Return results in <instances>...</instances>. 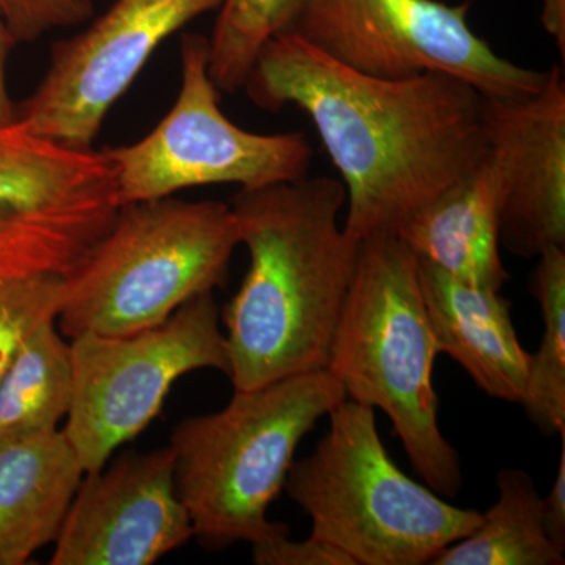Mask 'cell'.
I'll return each mask as SVG.
<instances>
[{
	"label": "cell",
	"instance_id": "cell-7",
	"mask_svg": "<svg viewBox=\"0 0 565 565\" xmlns=\"http://www.w3.org/2000/svg\"><path fill=\"white\" fill-rule=\"evenodd\" d=\"M70 345L74 394L62 433L85 473L102 470L121 445L147 429L182 375L200 370L230 374L214 292L193 297L150 329L82 333Z\"/></svg>",
	"mask_w": 565,
	"mask_h": 565
},
{
	"label": "cell",
	"instance_id": "cell-14",
	"mask_svg": "<svg viewBox=\"0 0 565 565\" xmlns=\"http://www.w3.org/2000/svg\"><path fill=\"white\" fill-rule=\"evenodd\" d=\"M419 285L438 353L463 367L481 392L520 404L530 355L516 337L512 303L419 259Z\"/></svg>",
	"mask_w": 565,
	"mask_h": 565
},
{
	"label": "cell",
	"instance_id": "cell-4",
	"mask_svg": "<svg viewBox=\"0 0 565 565\" xmlns=\"http://www.w3.org/2000/svg\"><path fill=\"white\" fill-rule=\"evenodd\" d=\"M344 399L329 371H311L234 390L222 411L174 427V486L203 548L289 535L267 511L285 489L305 435Z\"/></svg>",
	"mask_w": 565,
	"mask_h": 565
},
{
	"label": "cell",
	"instance_id": "cell-25",
	"mask_svg": "<svg viewBox=\"0 0 565 565\" xmlns=\"http://www.w3.org/2000/svg\"><path fill=\"white\" fill-rule=\"evenodd\" d=\"M17 46L18 41L0 13V126L11 125L18 118V104L11 99L7 79V65L11 51Z\"/></svg>",
	"mask_w": 565,
	"mask_h": 565
},
{
	"label": "cell",
	"instance_id": "cell-8",
	"mask_svg": "<svg viewBox=\"0 0 565 565\" xmlns=\"http://www.w3.org/2000/svg\"><path fill=\"white\" fill-rule=\"evenodd\" d=\"M180 62V92L169 114L143 139L106 150L120 206L200 185L259 189L307 177L313 150L305 134L250 132L223 114L206 36L184 33Z\"/></svg>",
	"mask_w": 565,
	"mask_h": 565
},
{
	"label": "cell",
	"instance_id": "cell-17",
	"mask_svg": "<svg viewBox=\"0 0 565 565\" xmlns=\"http://www.w3.org/2000/svg\"><path fill=\"white\" fill-rule=\"evenodd\" d=\"M498 500L467 537L445 548L434 565H564L545 534L542 494L531 475L503 468Z\"/></svg>",
	"mask_w": 565,
	"mask_h": 565
},
{
	"label": "cell",
	"instance_id": "cell-2",
	"mask_svg": "<svg viewBox=\"0 0 565 565\" xmlns=\"http://www.w3.org/2000/svg\"><path fill=\"white\" fill-rule=\"evenodd\" d=\"M230 206L250 258L222 315L234 390L327 370L360 252L340 222L343 182L307 174L241 189Z\"/></svg>",
	"mask_w": 565,
	"mask_h": 565
},
{
	"label": "cell",
	"instance_id": "cell-19",
	"mask_svg": "<svg viewBox=\"0 0 565 565\" xmlns=\"http://www.w3.org/2000/svg\"><path fill=\"white\" fill-rule=\"evenodd\" d=\"M530 292L541 305L544 333L530 355L523 411L542 435L565 433V247L537 256Z\"/></svg>",
	"mask_w": 565,
	"mask_h": 565
},
{
	"label": "cell",
	"instance_id": "cell-13",
	"mask_svg": "<svg viewBox=\"0 0 565 565\" xmlns=\"http://www.w3.org/2000/svg\"><path fill=\"white\" fill-rule=\"evenodd\" d=\"M482 98L501 245L525 259L565 247L563 68L550 70L544 87L526 98Z\"/></svg>",
	"mask_w": 565,
	"mask_h": 565
},
{
	"label": "cell",
	"instance_id": "cell-9",
	"mask_svg": "<svg viewBox=\"0 0 565 565\" xmlns=\"http://www.w3.org/2000/svg\"><path fill=\"white\" fill-rule=\"evenodd\" d=\"M468 3L438 0H305L289 32L349 68L381 79L441 73L487 98H526L548 71L498 55L467 21Z\"/></svg>",
	"mask_w": 565,
	"mask_h": 565
},
{
	"label": "cell",
	"instance_id": "cell-21",
	"mask_svg": "<svg viewBox=\"0 0 565 565\" xmlns=\"http://www.w3.org/2000/svg\"><path fill=\"white\" fill-rule=\"evenodd\" d=\"M62 274H32L0 282V381L36 330L57 319Z\"/></svg>",
	"mask_w": 565,
	"mask_h": 565
},
{
	"label": "cell",
	"instance_id": "cell-23",
	"mask_svg": "<svg viewBox=\"0 0 565 565\" xmlns=\"http://www.w3.org/2000/svg\"><path fill=\"white\" fill-rule=\"evenodd\" d=\"M252 546L253 563L258 565H355L340 548L311 534L305 541L282 535Z\"/></svg>",
	"mask_w": 565,
	"mask_h": 565
},
{
	"label": "cell",
	"instance_id": "cell-26",
	"mask_svg": "<svg viewBox=\"0 0 565 565\" xmlns=\"http://www.w3.org/2000/svg\"><path fill=\"white\" fill-rule=\"evenodd\" d=\"M542 25L555 40L561 58L565 57V0H542Z\"/></svg>",
	"mask_w": 565,
	"mask_h": 565
},
{
	"label": "cell",
	"instance_id": "cell-22",
	"mask_svg": "<svg viewBox=\"0 0 565 565\" xmlns=\"http://www.w3.org/2000/svg\"><path fill=\"white\" fill-rule=\"evenodd\" d=\"M0 13L18 44L35 43L58 29L90 21L95 3L93 0H0Z\"/></svg>",
	"mask_w": 565,
	"mask_h": 565
},
{
	"label": "cell",
	"instance_id": "cell-3",
	"mask_svg": "<svg viewBox=\"0 0 565 565\" xmlns=\"http://www.w3.org/2000/svg\"><path fill=\"white\" fill-rule=\"evenodd\" d=\"M437 355L418 256L397 236L360 241L327 371L348 399L388 416L424 484L455 498L462 490V463L438 424Z\"/></svg>",
	"mask_w": 565,
	"mask_h": 565
},
{
	"label": "cell",
	"instance_id": "cell-18",
	"mask_svg": "<svg viewBox=\"0 0 565 565\" xmlns=\"http://www.w3.org/2000/svg\"><path fill=\"white\" fill-rule=\"evenodd\" d=\"M74 394L71 345L50 319L0 381V444L54 433L68 415Z\"/></svg>",
	"mask_w": 565,
	"mask_h": 565
},
{
	"label": "cell",
	"instance_id": "cell-16",
	"mask_svg": "<svg viewBox=\"0 0 565 565\" xmlns=\"http://www.w3.org/2000/svg\"><path fill=\"white\" fill-rule=\"evenodd\" d=\"M424 262L479 288L511 280L500 253V210L486 159L412 215L396 234Z\"/></svg>",
	"mask_w": 565,
	"mask_h": 565
},
{
	"label": "cell",
	"instance_id": "cell-1",
	"mask_svg": "<svg viewBox=\"0 0 565 565\" xmlns=\"http://www.w3.org/2000/svg\"><path fill=\"white\" fill-rule=\"evenodd\" d=\"M243 90L264 110L313 121L345 191V232L396 236L405 222L484 161V98L441 73L367 76L294 32L270 40Z\"/></svg>",
	"mask_w": 565,
	"mask_h": 565
},
{
	"label": "cell",
	"instance_id": "cell-6",
	"mask_svg": "<svg viewBox=\"0 0 565 565\" xmlns=\"http://www.w3.org/2000/svg\"><path fill=\"white\" fill-rule=\"evenodd\" d=\"M310 456L294 460L285 490L310 516L311 535L355 565L430 564L473 533L482 512L449 504L393 462L375 411L345 397Z\"/></svg>",
	"mask_w": 565,
	"mask_h": 565
},
{
	"label": "cell",
	"instance_id": "cell-12",
	"mask_svg": "<svg viewBox=\"0 0 565 565\" xmlns=\"http://www.w3.org/2000/svg\"><path fill=\"white\" fill-rule=\"evenodd\" d=\"M193 537L174 486L170 445L85 473L51 565H151Z\"/></svg>",
	"mask_w": 565,
	"mask_h": 565
},
{
	"label": "cell",
	"instance_id": "cell-10",
	"mask_svg": "<svg viewBox=\"0 0 565 565\" xmlns=\"http://www.w3.org/2000/svg\"><path fill=\"white\" fill-rule=\"evenodd\" d=\"M120 207L106 151L0 126V280L70 273Z\"/></svg>",
	"mask_w": 565,
	"mask_h": 565
},
{
	"label": "cell",
	"instance_id": "cell-20",
	"mask_svg": "<svg viewBox=\"0 0 565 565\" xmlns=\"http://www.w3.org/2000/svg\"><path fill=\"white\" fill-rule=\"evenodd\" d=\"M305 0H223L210 39V74L221 93L243 90L259 52L291 31Z\"/></svg>",
	"mask_w": 565,
	"mask_h": 565
},
{
	"label": "cell",
	"instance_id": "cell-15",
	"mask_svg": "<svg viewBox=\"0 0 565 565\" xmlns=\"http://www.w3.org/2000/svg\"><path fill=\"white\" fill-rule=\"evenodd\" d=\"M84 475L62 430L0 444V565L54 544Z\"/></svg>",
	"mask_w": 565,
	"mask_h": 565
},
{
	"label": "cell",
	"instance_id": "cell-27",
	"mask_svg": "<svg viewBox=\"0 0 565 565\" xmlns=\"http://www.w3.org/2000/svg\"><path fill=\"white\" fill-rule=\"evenodd\" d=\"M3 280H6V278H3ZM3 280H0V282H2Z\"/></svg>",
	"mask_w": 565,
	"mask_h": 565
},
{
	"label": "cell",
	"instance_id": "cell-11",
	"mask_svg": "<svg viewBox=\"0 0 565 565\" xmlns=\"http://www.w3.org/2000/svg\"><path fill=\"white\" fill-rule=\"evenodd\" d=\"M223 0H115L85 31L52 44L43 79L18 104L22 126L92 150L111 107L159 46Z\"/></svg>",
	"mask_w": 565,
	"mask_h": 565
},
{
	"label": "cell",
	"instance_id": "cell-24",
	"mask_svg": "<svg viewBox=\"0 0 565 565\" xmlns=\"http://www.w3.org/2000/svg\"><path fill=\"white\" fill-rule=\"evenodd\" d=\"M559 437V463L552 490L546 497H542V520L548 541L557 552L565 553V433Z\"/></svg>",
	"mask_w": 565,
	"mask_h": 565
},
{
	"label": "cell",
	"instance_id": "cell-5",
	"mask_svg": "<svg viewBox=\"0 0 565 565\" xmlns=\"http://www.w3.org/2000/svg\"><path fill=\"white\" fill-rule=\"evenodd\" d=\"M237 245L230 204L177 196L121 204L63 278L58 330L73 340L159 326L225 282Z\"/></svg>",
	"mask_w": 565,
	"mask_h": 565
}]
</instances>
